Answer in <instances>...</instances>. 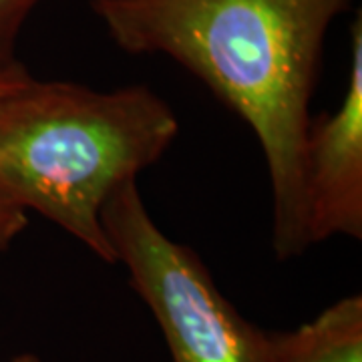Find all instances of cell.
<instances>
[{"label": "cell", "mask_w": 362, "mask_h": 362, "mask_svg": "<svg viewBox=\"0 0 362 362\" xmlns=\"http://www.w3.org/2000/svg\"><path fill=\"white\" fill-rule=\"evenodd\" d=\"M26 214L0 197V252L13 244V240L25 230Z\"/></svg>", "instance_id": "cell-7"}, {"label": "cell", "mask_w": 362, "mask_h": 362, "mask_svg": "<svg viewBox=\"0 0 362 362\" xmlns=\"http://www.w3.org/2000/svg\"><path fill=\"white\" fill-rule=\"evenodd\" d=\"M35 4L37 0H0V69L16 65V37Z\"/></svg>", "instance_id": "cell-6"}, {"label": "cell", "mask_w": 362, "mask_h": 362, "mask_svg": "<svg viewBox=\"0 0 362 362\" xmlns=\"http://www.w3.org/2000/svg\"><path fill=\"white\" fill-rule=\"evenodd\" d=\"M101 221L117 262L125 264L161 326L173 362H272L274 334L247 322L194 250L157 228L137 181L117 189Z\"/></svg>", "instance_id": "cell-3"}, {"label": "cell", "mask_w": 362, "mask_h": 362, "mask_svg": "<svg viewBox=\"0 0 362 362\" xmlns=\"http://www.w3.org/2000/svg\"><path fill=\"white\" fill-rule=\"evenodd\" d=\"M350 0H93L127 52H161L202 78L258 137L272 187V247L302 256V156L326 30Z\"/></svg>", "instance_id": "cell-1"}, {"label": "cell", "mask_w": 362, "mask_h": 362, "mask_svg": "<svg viewBox=\"0 0 362 362\" xmlns=\"http://www.w3.org/2000/svg\"><path fill=\"white\" fill-rule=\"evenodd\" d=\"M302 189L308 244L332 235L362 238V16L350 28L349 87L338 109L312 119Z\"/></svg>", "instance_id": "cell-4"}, {"label": "cell", "mask_w": 362, "mask_h": 362, "mask_svg": "<svg viewBox=\"0 0 362 362\" xmlns=\"http://www.w3.org/2000/svg\"><path fill=\"white\" fill-rule=\"evenodd\" d=\"M13 362H39V358H37V356H33V354H23V356L14 358Z\"/></svg>", "instance_id": "cell-9"}, {"label": "cell", "mask_w": 362, "mask_h": 362, "mask_svg": "<svg viewBox=\"0 0 362 362\" xmlns=\"http://www.w3.org/2000/svg\"><path fill=\"white\" fill-rule=\"evenodd\" d=\"M272 362H362V298H342L294 332L274 334Z\"/></svg>", "instance_id": "cell-5"}, {"label": "cell", "mask_w": 362, "mask_h": 362, "mask_svg": "<svg viewBox=\"0 0 362 362\" xmlns=\"http://www.w3.org/2000/svg\"><path fill=\"white\" fill-rule=\"evenodd\" d=\"M177 133L173 109L145 85L95 90L30 77L0 101V197L115 264L105 204L157 163Z\"/></svg>", "instance_id": "cell-2"}, {"label": "cell", "mask_w": 362, "mask_h": 362, "mask_svg": "<svg viewBox=\"0 0 362 362\" xmlns=\"http://www.w3.org/2000/svg\"><path fill=\"white\" fill-rule=\"evenodd\" d=\"M28 78H30V75L26 73V69L21 63L6 66V69H0V101L6 95H11L13 90L18 89V87H23Z\"/></svg>", "instance_id": "cell-8"}]
</instances>
